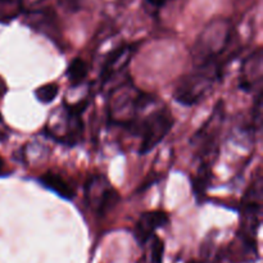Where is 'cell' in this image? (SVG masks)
<instances>
[{
	"instance_id": "cell-1",
	"label": "cell",
	"mask_w": 263,
	"mask_h": 263,
	"mask_svg": "<svg viewBox=\"0 0 263 263\" xmlns=\"http://www.w3.org/2000/svg\"><path fill=\"white\" fill-rule=\"evenodd\" d=\"M233 44V26L230 21L218 20L208 23L198 36L192 49L195 67L217 64L225 68L231 55L228 51Z\"/></svg>"
},
{
	"instance_id": "cell-2",
	"label": "cell",
	"mask_w": 263,
	"mask_h": 263,
	"mask_svg": "<svg viewBox=\"0 0 263 263\" xmlns=\"http://www.w3.org/2000/svg\"><path fill=\"white\" fill-rule=\"evenodd\" d=\"M152 98L131 82H123L109 95V120L130 130L139 121L141 110L151 104Z\"/></svg>"
},
{
	"instance_id": "cell-3",
	"label": "cell",
	"mask_w": 263,
	"mask_h": 263,
	"mask_svg": "<svg viewBox=\"0 0 263 263\" xmlns=\"http://www.w3.org/2000/svg\"><path fill=\"white\" fill-rule=\"evenodd\" d=\"M223 68L218 66H200L195 67L193 72L182 77L174 92V98L177 103L182 105H194L199 103L216 81L222 77Z\"/></svg>"
},
{
	"instance_id": "cell-4",
	"label": "cell",
	"mask_w": 263,
	"mask_h": 263,
	"mask_svg": "<svg viewBox=\"0 0 263 263\" xmlns=\"http://www.w3.org/2000/svg\"><path fill=\"white\" fill-rule=\"evenodd\" d=\"M172 126H174V117L166 108L156 110L144 120L138 121L130 128V131L139 134L141 136L139 153L146 154L153 151L168 135Z\"/></svg>"
},
{
	"instance_id": "cell-5",
	"label": "cell",
	"mask_w": 263,
	"mask_h": 263,
	"mask_svg": "<svg viewBox=\"0 0 263 263\" xmlns=\"http://www.w3.org/2000/svg\"><path fill=\"white\" fill-rule=\"evenodd\" d=\"M85 200L97 215L104 216L118 204L120 194L104 175H92L85 185Z\"/></svg>"
},
{
	"instance_id": "cell-6",
	"label": "cell",
	"mask_w": 263,
	"mask_h": 263,
	"mask_svg": "<svg viewBox=\"0 0 263 263\" xmlns=\"http://www.w3.org/2000/svg\"><path fill=\"white\" fill-rule=\"evenodd\" d=\"M223 118V110L221 109V103L216 107L215 112L211 116L210 120L202 126L199 131L193 138V143L198 144L202 157H211L216 152V144H217L218 130H220L221 122Z\"/></svg>"
},
{
	"instance_id": "cell-7",
	"label": "cell",
	"mask_w": 263,
	"mask_h": 263,
	"mask_svg": "<svg viewBox=\"0 0 263 263\" xmlns=\"http://www.w3.org/2000/svg\"><path fill=\"white\" fill-rule=\"evenodd\" d=\"M243 217H244V230L249 231L254 228H258L261 222L262 211V179L258 175L256 181L247 190L243 198Z\"/></svg>"
},
{
	"instance_id": "cell-8",
	"label": "cell",
	"mask_w": 263,
	"mask_h": 263,
	"mask_svg": "<svg viewBox=\"0 0 263 263\" xmlns=\"http://www.w3.org/2000/svg\"><path fill=\"white\" fill-rule=\"evenodd\" d=\"M263 72V57L262 49H257L253 54L244 61L241 67L240 87L244 91H254L261 90Z\"/></svg>"
},
{
	"instance_id": "cell-9",
	"label": "cell",
	"mask_w": 263,
	"mask_h": 263,
	"mask_svg": "<svg viewBox=\"0 0 263 263\" xmlns=\"http://www.w3.org/2000/svg\"><path fill=\"white\" fill-rule=\"evenodd\" d=\"M135 48L136 45H121L120 48H117L109 54L104 66H103L102 74H100L103 85H107L113 77L117 76L121 71H123L127 67V64L131 61V57L135 53Z\"/></svg>"
},
{
	"instance_id": "cell-10",
	"label": "cell",
	"mask_w": 263,
	"mask_h": 263,
	"mask_svg": "<svg viewBox=\"0 0 263 263\" xmlns=\"http://www.w3.org/2000/svg\"><path fill=\"white\" fill-rule=\"evenodd\" d=\"M170 221L168 215L163 211H152V212H144L139 218L135 226V238L139 244H145L152 236L154 231L159 228H163Z\"/></svg>"
},
{
	"instance_id": "cell-11",
	"label": "cell",
	"mask_w": 263,
	"mask_h": 263,
	"mask_svg": "<svg viewBox=\"0 0 263 263\" xmlns=\"http://www.w3.org/2000/svg\"><path fill=\"white\" fill-rule=\"evenodd\" d=\"M28 13V25L35 28L39 32L49 36V37H55L58 33L57 28V17L55 13L50 9L43 10H30Z\"/></svg>"
},
{
	"instance_id": "cell-12",
	"label": "cell",
	"mask_w": 263,
	"mask_h": 263,
	"mask_svg": "<svg viewBox=\"0 0 263 263\" xmlns=\"http://www.w3.org/2000/svg\"><path fill=\"white\" fill-rule=\"evenodd\" d=\"M39 181L43 186H45L46 189L51 190L55 194H58L59 197L63 198V199L71 200L74 197V190L72 189L71 185L58 174H54V172L49 171L45 172L44 175H41L39 177Z\"/></svg>"
},
{
	"instance_id": "cell-13",
	"label": "cell",
	"mask_w": 263,
	"mask_h": 263,
	"mask_svg": "<svg viewBox=\"0 0 263 263\" xmlns=\"http://www.w3.org/2000/svg\"><path fill=\"white\" fill-rule=\"evenodd\" d=\"M89 73V66L82 58L72 59L67 68V77L72 85H79L84 81Z\"/></svg>"
},
{
	"instance_id": "cell-14",
	"label": "cell",
	"mask_w": 263,
	"mask_h": 263,
	"mask_svg": "<svg viewBox=\"0 0 263 263\" xmlns=\"http://www.w3.org/2000/svg\"><path fill=\"white\" fill-rule=\"evenodd\" d=\"M58 92H59L58 85H57L55 82H49V84L43 85V86L37 87V89L35 90V97L40 103L49 104V103H51L54 99H55Z\"/></svg>"
},
{
	"instance_id": "cell-15",
	"label": "cell",
	"mask_w": 263,
	"mask_h": 263,
	"mask_svg": "<svg viewBox=\"0 0 263 263\" xmlns=\"http://www.w3.org/2000/svg\"><path fill=\"white\" fill-rule=\"evenodd\" d=\"M163 252H164V244L158 236L153 235V241H152L151 247V261L152 263H162L163 259Z\"/></svg>"
},
{
	"instance_id": "cell-16",
	"label": "cell",
	"mask_w": 263,
	"mask_h": 263,
	"mask_svg": "<svg viewBox=\"0 0 263 263\" xmlns=\"http://www.w3.org/2000/svg\"><path fill=\"white\" fill-rule=\"evenodd\" d=\"M43 0H20V8L22 10H26V12H30V10H33L36 7H37Z\"/></svg>"
},
{
	"instance_id": "cell-17",
	"label": "cell",
	"mask_w": 263,
	"mask_h": 263,
	"mask_svg": "<svg viewBox=\"0 0 263 263\" xmlns=\"http://www.w3.org/2000/svg\"><path fill=\"white\" fill-rule=\"evenodd\" d=\"M58 3L67 10H76L79 8V0H58Z\"/></svg>"
},
{
	"instance_id": "cell-18",
	"label": "cell",
	"mask_w": 263,
	"mask_h": 263,
	"mask_svg": "<svg viewBox=\"0 0 263 263\" xmlns=\"http://www.w3.org/2000/svg\"><path fill=\"white\" fill-rule=\"evenodd\" d=\"M167 2H168V0H146V3H148L151 7L156 8V9H159V8L163 7Z\"/></svg>"
},
{
	"instance_id": "cell-19",
	"label": "cell",
	"mask_w": 263,
	"mask_h": 263,
	"mask_svg": "<svg viewBox=\"0 0 263 263\" xmlns=\"http://www.w3.org/2000/svg\"><path fill=\"white\" fill-rule=\"evenodd\" d=\"M7 90H8L7 84H5L4 80H3L2 77H0V99H2V98L4 97L5 92H7Z\"/></svg>"
},
{
	"instance_id": "cell-20",
	"label": "cell",
	"mask_w": 263,
	"mask_h": 263,
	"mask_svg": "<svg viewBox=\"0 0 263 263\" xmlns=\"http://www.w3.org/2000/svg\"><path fill=\"white\" fill-rule=\"evenodd\" d=\"M0 3L2 4H14V3L20 4V0H0Z\"/></svg>"
},
{
	"instance_id": "cell-21",
	"label": "cell",
	"mask_w": 263,
	"mask_h": 263,
	"mask_svg": "<svg viewBox=\"0 0 263 263\" xmlns=\"http://www.w3.org/2000/svg\"><path fill=\"white\" fill-rule=\"evenodd\" d=\"M2 168H3V162L2 159H0V172H2Z\"/></svg>"
},
{
	"instance_id": "cell-22",
	"label": "cell",
	"mask_w": 263,
	"mask_h": 263,
	"mask_svg": "<svg viewBox=\"0 0 263 263\" xmlns=\"http://www.w3.org/2000/svg\"><path fill=\"white\" fill-rule=\"evenodd\" d=\"M0 122H2V115H0Z\"/></svg>"
},
{
	"instance_id": "cell-23",
	"label": "cell",
	"mask_w": 263,
	"mask_h": 263,
	"mask_svg": "<svg viewBox=\"0 0 263 263\" xmlns=\"http://www.w3.org/2000/svg\"><path fill=\"white\" fill-rule=\"evenodd\" d=\"M190 263H197V262H190Z\"/></svg>"
}]
</instances>
